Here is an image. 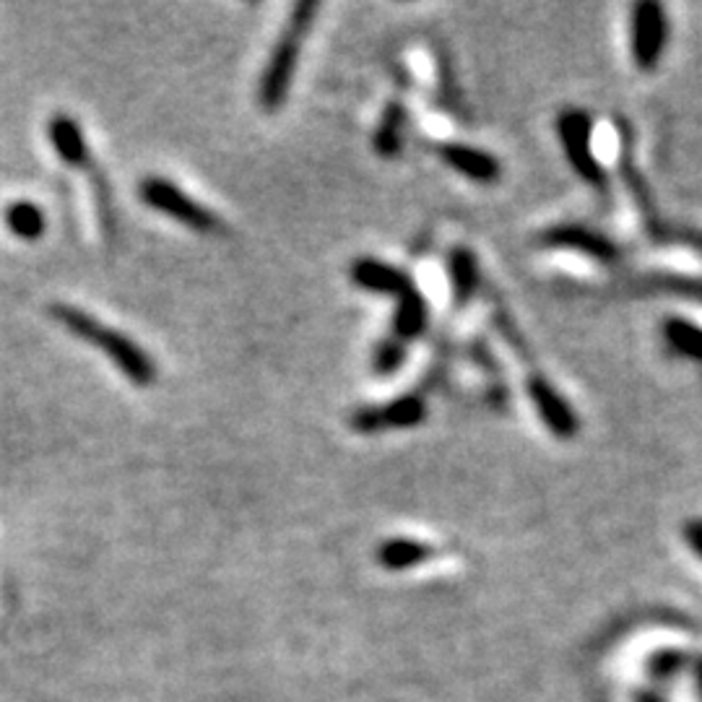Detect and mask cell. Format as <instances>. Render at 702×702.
<instances>
[{
	"instance_id": "obj_1",
	"label": "cell",
	"mask_w": 702,
	"mask_h": 702,
	"mask_svg": "<svg viewBox=\"0 0 702 702\" xmlns=\"http://www.w3.org/2000/svg\"><path fill=\"white\" fill-rule=\"evenodd\" d=\"M48 312L58 326L65 328V331L73 335V339L100 349L102 354L123 372V378L128 380V383L138 388H152L156 383V372H159L156 370V362L148 357V351L141 347V343L131 339V335L117 331V328L104 326L102 320H96L94 316H89L86 310L69 302L50 304Z\"/></svg>"
},
{
	"instance_id": "obj_2",
	"label": "cell",
	"mask_w": 702,
	"mask_h": 702,
	"mask_svg": "<svg viewBox=\"0 0 702 702\" xmlns=\"http://www.w3.org/2000/svg\"><path fill=\"white\" fill-rule=\"evenodd\" d=\"M318 11L320 3H316V0H302V3H297L289 13L287 27H283V32L273 44L271 55H268V63L264 73H260L258 86V104L268 115L279 112L283 107V102H287L291 79H295L297 63H300L302 55L304 37H308L312 29V21H316Z\"/></svg>"
},
{
	"instance_id": "obj_3",
	"label": "cell",
	"mask_w": 702,
	"mask_h": 702,
	"mask_svg": "<svg viewBox=\"0 0 702 702\" xmlns=\"http://www.w3.org/2000/svg\"><path fill=\"white\" fill-rule=\"evenodd\" d=\"M138 196L148 208L169 216V219L183 224L190 231H198V235H214V231L221 229V219L211 208L190 198L188 193L180 190V185L167 180V177H146V180H141Z\"/></svg>"
},
{
	"instance_id": "obj_4",
	"label": "cell",
	"mask_w": 702,
	"mask_h": 702,
	"mask_svg": "<svg viewBox=\"0 0 702 702\" xmlns=\"http://www.w3.org/2000/svg\"><path fill=\"white\" fill-rule=\"evenodd\" d=\"M557 136L570 167L578 172L586 183L603 185L607 172H603L599 156L593 152V121L586 110L565 107L557 115Z\"/></svg>"
},
{
	"instance_id": "obj_5",
	"label": "cell",
	"mask_w": 702,
	"mask_h": 702,
	"mask_svg": "<svg viewBox=\"0 0 702 702\" xmlns=\"http://www.w3.org/2000/svg\"><path fill=\"white\" fill-rule=\"evenodd\" d=\"M669 42V17L659 0H640L632 6L630 52L642 73L659 69Z\"/></svg>"
},
{
	"instance_id": "obj_6",
	"label": "cell",
	"mask_w": 702,
	"mask_h": 702,
	"mask_svg": "<svg viewBox=\"0 0 702 702\" xmlns=\"http://www.w3.org/2000/svg\"><path fill=\"white\" fill-rule=\"evenodd\" d=\"M427 422V401L420 393H403L385 403H372L351 414V430L360 435H378L391 430H414Z\"/></svg>"
},
{
	"instance_id": "obj_7",
	"label": "cell",
	"mask_w": 702,
	"mask_h": 702,
	"mask_svg": "<svg viewBox=\"0 0 702 702\" xmlns=\"http://www.w3.org/2000/svg\"><path fill=\"white\" fill-rule=\"evenodd\" d=\"M528 399H531L536 414L544 427H547L557 440H572L580 432V416L572 409V403L557 391V385L544 375L528 378L526 383Z\"/></svg>"
},
{
	"instance_id": "obj_8",
	"label": "cell",
	"mask_w": 702,
	"mask_h": 702,
	"mask_svg": "<svg viewBox=\"0 0 702 702\" xmlns=\"http://www.w3.org/2000/svg\"><path fill=\"white\" fill-rule=\"evenodd\" d=\"M541 242L557 250H575L582 256L599 260V264H617L622 258V250L615 240H609L607 235L596 231L591 227H582V224H557L549 227L541 235Z\"/></svg>"
},
{
	"instance_id": "obj_9",
	"label": "cell",
	"mask_w": 702,
	"mask_h": 702,
	"mask_svg": "<svg viewBox=\"0 0 702 702\" xmlns=\"http://www.w3.org/2000/svg\"><path fill=\"white\" fill-rule=\"evenodd\" d=\"M349 276L360 289L372 291V295H385L395 302L416 289L414 279L403 268H395L378 258H357L349 268Z\"/></svg>"
},
{
	"instance_id": "obj_10",
	"label": "cell",
	"mask_w": 702,
	"mask_h": 702,
	"mask_svg": "<svg viewBox=\"0 0 702 702\" xmlns=\"http://www.w3.org/2000/svg\"><path fill=\"white\" fill-rule=\"evenodd\" d=\"M435 152L447 167L472 183L492 185L503 177V164H499L495 154L484 152V148H476L472 144H458V141H445V144L435 146Z\"/></svg>"
},
{
	"instance_id": "obj_11",
	"label": "cell",
	"mask_w": 702,
	"mask_h": 702,
	"mask_svg": "<svg viewBox=\"0 0 702 702\" xmlns=\"http://www.w3.org/2000/svg\"><path fill=\"white\" fill-rule=\"evenodd\" d=\"M48 136L50 144L55 148L58 159L69 167L86 169L92 167V152H89L84 131H81L79 121L69 112H58V115L50 117L48 123Z\"/></svg>"
},
{
	"instance_id": "obj_12",
	"label": "cell",
	"mask_w": 702,
	"mask_h": 702,
	"mask_svg": "<svg viewBox=\"0 0 702 702\" xmlns=\"http://www.w3.org/2000/svg\"><path fill=\"white\" fill-rule=\"evenodd\" d=\"M447 271H451L453 304L455 308H466L482 287L479 260H476L474 250L466 248V245H455L451 256H447Z\"/></svg>"
},
{
	"instance_id": "obj_13",
	"label": "cell",
	"mask_w": 702,
	"mask_h": 702,
	"mask_svg": "<svg viewBox=\"0 0 702 702\" xmlns=\"http://www.w3.org/2000/svg\"><path fill=\"white\" fill-rule=\"evenodd\" d=\"M435 557V549L430 547L427 541L420 539H406V536H395V539H388L378 547L375 559L378 565L388 572H406L414 570L424 562Z\"/></svg>"
},
{
	"instance_id": "obj_14",
	"label": "cell",
	"mask_w": 702,
	"mask_h": 702,
	"mask_svg": "<svg viewBox=\"0 0 702 702\" xmlns=\"http://www.w3.org/2000/svg\"><path fill=\"white\" fill-rule=\"evenodd\" d=\"M406 121H409L406 104L399 100L388 102L383 115H380L375 136H372V148H375L378 156H383V159H395V156L401 154Z\"/></svg>"
},
{
	"instance_id": "obj_15",
	"label": "cell",
	"mask_w": 702,
	"mask_h": 702,
	"mask_svg": "<svg viewBox=\"0 0 702 702\" xmlns=\"http://www.w3.org/2000/svg\"><path fill=\"white\" fill-rule=\"evenodd\" d=\"M430 323V304L424 300V295L420 289H414L412 295L401 297L395 302L393 312V335L403 343L420 339V335L427 331Z\"/></svg>"
},
{
	"instance_id": "obj_16",
	"label": "cell",
	"mask_w": 702,
	"mask_h": 702,
	"mask_svg": "<svg viewBox=\"0 0 702 702\" xmlns=\"http://www.w3.org/2000/svg\"><path fill=\"white\" fill-rule=\"evenodd\" d=\"M3 221H6V227H9L11 235L19 237V240H24V242L42 240L44 231H48V219H44V211L34 204V200H27V198L11 200V204L6 206V211H3Z\"/></svg>"
},
{
	"instance_id": "obj_17",
	"label": "cell",
	"mask_w": 702,
	"mask_h": 702,
	"mask_svg": "<svg viewBox=\"0 0 702 702\" xmlns=\"http://www.w3.org/2000/svg\"><path fill=\"white\" fill-rule=\"evenodd\" d=\"M663 339L686 360L702 364V326L684 318H669L663 323Z\"/></svg>"
},
{
	"instance_id": "obj_18",
	"label": "cell",
	"mask_w": 702,
	"mask_h": 702,
	"mask_svg": "<svg viewBox=\"0 0 702 702\" xmlns=\"http://www.w3.org/2000/svg\"><path fill=\"white\" fill-rule=\"evenodd\" d=\"M406 362V343L395 339V335H388L375 347V354H372V370L380 378H391L403 368Z\"/></svg>"
},
{
	"instance_id": "obj_19",
	"label": "cell",
	"mask_w": 702,
	"mask_h": 702,
	"mask_svg": "<svg viewBox=\"0 0 702 702\" xmlns=\"http://www.w3.org/2000/svg\"><path fill=\"white\" fill-rule=\"evenodd\" d=\"M686 663V655L679 651H663L659 655H653L648 661V677H653L655 682H663V679H671Z\"/></svg>"
},
{
	"instance_id": "obj_20",
	"label": "cell",
	"mask_w": 702,
	"mask_h": 702,
	"mask_svg": "<svg viewBox=\"0 0 702 702\" xmlns=\"http://www.w3.org/2000/svg\"><path fill=\"white\" fill-rule=\"evenodd\" d=\"M682 534H684L686 547H690L694 555L702 559V518H690V520H686L684 528H682Z\"/></svg>"
},
{
	"instance_id": "obj_21",
	"label": "cell",
	"mask_w": 702,
	"mask_h": 702,
	"mask_svg": "<svg viewBox=\"0 0 702 702\" xmlns=\"http://www.w3.org/2000/svg\"><path fill=\"white\" fill-rule=\"evenodd\" d=\"M634 702H663L659 694H653V692H638L634 694Z\"/></svg>"
},
{
	"instance_id": "obj_22",
	"label": "cell",
	"mask_w": 702,
	"mask_h": 702,
	"mask_svg": "<svg viewBox=\"0 0 702 702\" xmlns=\"http://www.w3.org/2000/svg\"><path fill=\"white\" fill-rule=\"evenodd\" d=\"M694 671H698V679H700V694H702V655H698V659H694Z\"/></svg>"
}]
</instances>
